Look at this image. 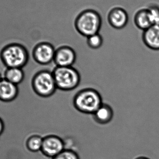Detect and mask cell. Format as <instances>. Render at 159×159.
Listing matches in <instances>:
<instances>
[{"label": "cell", "mask_w": 159, "mask_h": 159, "mask_svg": "<svg viewBox=\"0 0 159 159\" xmlns=\"http://www.w3.org/2000/svg\"><path fill=\"white\" fill-rule=\"evenodd\" d=\"M28 50V48L21 44H9L1 50V61L7 68L23 69L30 60V55Z\"/></svg>", "instance_id": "cell-1"}, {"label": "cell", "mask_w": 159, "mask_h": 159, "mask_svg": "<svg viewBox=\"0 0 159 159\" xmlns=\"http://www.w3.org/2000/svg\"><path fill=\"white\" fill-rule=\"evenodd\" d=\"M102 103L100 93L92 88L80 90L73 99V105L76 110L85 114L93 115Z\"/></svg>", "instance_id": "cell-2"}, {"label": "cell", "mask_w": 159, "mask_h": 159, "mask_svg": "<svg viewBox=\"0 0 159 159\" xmlns=\"http://www.w3.org/2000/svg\"><path fill=\"white\" fill-rule=\"evenodd\" d=\"M102 22L101 16L98 12L92 9H87L77 16L75 25L77 31L87 38L98 33Z\"/></svg>", "instance_id": "cell-3"}, {"label": "cell", "mask_w": 159, "mask_h": 159, "mask_svg": "<svg viewBox=\"0 0 159 159\" xmlns=\"http://www.w3.org/2000/svg\"><path fill=\"white\" fill-rule=\"evenodd\" d=\"M52 73L57 89L61 90H72L78 87L80 81L79 72L72 66H56Z\"/></svg>", "instance_id": "cell-4"}, {"label": "cell", "mask_w": 159, "mask_h": 159, "mask_svg": "<svg viewBox=\"0 0 159 159\" xmlns=\"http://www.w3.org/2000/svg\"><path fill=\"white\" fill-rule=\"evenodd\" d=\"M31 86L34 92L42 98L50 97L57 89L52 72L47 70H42L34 75Z\"/></svg>", "instance_id": "cell-5"}, {"label": "cell", "mask_w": 159, "mask_h": 159, "mask_svg": "<svg viewBox=\"0 0 159 159\" xmlns=\"http://www.w3.org/2000/svg\"><path fill=\"white\" fill-rule=\"evenodd\" d=\"M56 50L50 43L40 42L34 47L32 56L36 63L40 65H46L54 61Z\"/></svg>", "instance_id": "cell-6"}, {"label": "cell", "mask_w": 159, "mask_h": 159, "mask_svg": "<svg viewBox=\"0 0 159 159\" xmlns=\"http://www.w3.org/2000/svg\"><path fill=\"white\" fill-rule=\"evenodd\" d=\"M65 149L64 141L59 136L50 134L43 137L41 152L45 157L52 159Z\"/></svg>", "instance_id": "cell-7"}, {"label": "cell", "mask_w": 159, "mask_h": 159, "mask_svg": "<svg viewBox=\"0 0 159 159\" xmlns=\"http://www.w3.org/2000/svg\"><path fill=\"white\" fill-rule=\"evenodd\" d=\"M76 59L74 49L68 46H62L56 49L53 61L57 67H71Z\"/></svg>", "instance_id": "cell-8"}, {"label": "cell", "mask_w": 159, "mask_h": 159, "mask_svg": "<svg viewBox=\"0 0 159 159\" xmlns=\"http://www.w3.org/2000/svg\"><path fill=\"white\" fill-rule=\"evenodd\" d=\"M109 24L117 30L123 29L127 25L129 16L126 10L121 7H115L111 9L108 15Z\"/></svg>", "instance_id": "cell-9"}, {"label": "cell", "mask_w": 159, "mask_h": 159, "mask_svg": "<svg viewBox=\"0 0 159 159\" xmlns=\"http://www.w3.org/2000/svg\"><path fill=\"white\" fill-rule=\"evenodd\" d=\"M18 94V85L4 78L0 80V101L5 102H12L17 97Z\"/></svg>", "instance_id": "cell-10"}, {"label": "cell", "mask_w": 159, "mask_h": 159, "mask_svg": "<svg viewBox=\"0 0 159 159\" xmlns=\"http://www.w3.org/2000/svg\"><path fill=\"white\" fill-rule=\"evenodd\" d=\"M142 39L148 48L152 50H159V25H152L143 31Z\"/></svg>", "instance_id": "cell-11"}, {"label": "cell", "mask_w": 159, "mask_h": 159, "mask_svg": "<svg viewBox=\"0 0 159 159\" xmlns=\"http://www.w3.org/2000/svg\"><path fill=\"white\" fill-rule=\"evenodd\" d=\"M92 115L93 119L97 123L104 125L111 121L114 112L109 105L102 103Z\"/></svg>", "instance_id": "cell-12"}, {"label": "cell", "mask_w": 159, "mask_h": 159, "mask_svg": "<svg viewBox=\"0 0 159 159\" xmlns=\"http://www.w3.org/2000/svg\"><path fill=\"white\" fill-rule=\"evenodd\" d=\"M25 77V72L20 68H7L3 74V78L16 85L21 84Z\"/></svg>", "instance_id": "cell-13"}, {"label": "cell", "mask_w": 159, "mask_h": 159, "mask_svg": "<svg viewBox=\"0 0 159 159\" xmlns=\"http://www.w3.org/2000/svg\"><path fill=\"white\" fill-rule=\"evenodd\" d=\"M134 21L136 27L143 31L152 26L147 8H142L136 12Z\"/></svg>", "instance_id": "cell-14"}, {"label": "cell", "mask_w": 159, "mask_h": 159, "mask_svg": "<svg viewBox=\"0 0 159 159\" xmlns=\"http://www.w3.org/2000/svg\"><path fill=\"white\" fill-rule=\"evenodd\" d=\"M43 143V137L38 134H33L26 141V148L29 151L36 153L41 151Z\"/></svg>", "instance_id": "cell-15"}, {"label": "cell", "mask_w": 159, "mask_h": 159, "mask_svg": "<svg viewBox=\"0 0 159 159\" xmlns=\"http://www.w3.org/2000/svg\"><path fill=\"white\" fill-rule=\"evenodd\" d=\"M103 42L102 37L99 33L93 34L87 37V45L92 49H96L100 48L102 45Z\"/></svg>", "instance_id": "cell-16"}, {"label": "cell", "mask_w": 159, "mask_h": 159, "mask_svg": "<svg viewBox=\"0 0 159 159\" xmlns=\"http://www.w3.org/2000/svg\"><path fill=\"white\" fill-rule=\"evenodd\" d=\"M147 8L152 25H159V6L152 5Z\"/></svg>", "instance_id": "cell-17"}, {"label": "cell", "mask_w": 159, "mask_h": 159, "mask_svg": "<svg viewBox=\"0 0 159 159\" xmlns=\"http://www.w3.org/2000/svg\"><path fill=\"white\" fill-rule=\"evenodd\" d=\"M51 159H80L79 155L71 149H65Z\"/></svg>", "instance_id": "cell-18"}, {"label": "cell", "mask_w": 159, "mask_h": 159, "mask_svg": "<svg viewBox=\"0 0 159 159\" xmlns=\"http://www.w3.org/2000/svg\"><path fill=\"white\" fill-rule=\"evenodd\" d=\"M5 129V125L2 118L0 117V136L3 133Z\"/></svg>", "instance_id": "cell-19"}, {"label": "cell", "mask_w": 159, "mask_h": 159, "mask_svg": "<svg viewBox=\"0 0 159 159\" xmlns=\"http://www.w3.org/2000/svg\"><path fill=\"white\" fill-rule=\"evenodd\" d=\"M135 159H150L149 158H148L146 157H139L136 158Z\"/></svg>", "instance_id": "cell-20"}, {"label": "cell", "mask_w": 159, "mask_h": 159, "mask_svg": "<svg viewBox=\"0 0 159 159\" xmlns=\"http://www.w3.org/2000/svg\"><path fill=\"white\" fill-rule=\"evenodd\" d=\"M2 78H3V76H2V74H1V73L0 72V80L2 79Z\"/></svg>", "instance_id": "cell-21"}]
</instances>
